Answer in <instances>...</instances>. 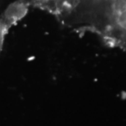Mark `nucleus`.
<instances>
[{"mask_svg":"<svg viewBox=\"0 0 126 126\" xmlns=\"http://www.w3.org/2000/svg\"><path fill=\"white\" fill-rule=\"evenodd\" d=\"M7 28H8V25L6 24V23L0 21V51L2 48L3 41H4V39Z\"/></svg>","mask_w":126,"mask_h":126,"instance_id":"f257e3e1","label":"nucleus"}]
</instances>
